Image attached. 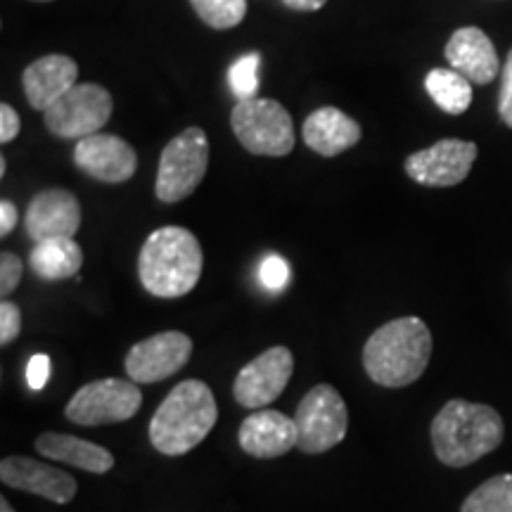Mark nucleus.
Wrapping results in <instances>:
<instances>
[{
    "label": "nucleus",
    "instance_id": "obj_1",
    "mask_svg": "<svg viewBox=\"0 0 512 512\" xmlns=\"http://www.w3.org/2000/svg\"><path fill=\"white\" fill-rule=\"evenodd\" d=\"M432 358V332L420 318L384 323L363 347V368L380 387L399 389L418 382Z\"/></svg>",
    "mask_w": 512,
    "mask_h": 512
},
{
    "label": "nucleus",
    "instance_id": "obj_2",
    "mask_svg": "<svg viewBox=\"0 0 512 512\" xmlns=\"http://www.w3.org/2000/svg\"><path fill=\"white\" fill-rule=\"evenodd\" d=\"M204 254L200 240L181 226H164L145 240L138 256V278L152 297L178 299L200 283Z\"/></svg>",
    "mask_w": 512,
    "mask_h": 512
},
{
    "label": "nucleus",
    "instance_id": "obj_3",
    "mask_svg": "<svg viewBox=\"0 0 512 512\" xmlns=\"http://www.w3.org/2000/svg\"><path fill=\"white\" fill-rule=\"evenodd\" d=\"M501 413L486 403L451 399L432 422V446L441 463L467 467L503 444Z\"/></svg>",
    "mask_w": 512,
    "mask_h": 512
},
{
    "label": "nucleus",
    "instance_id": "obj_4",
    "mask_svg": "<svg viewBox=\"0 0 512 512\" xmlns=\"http://www.w3.org/2000/svg\"><path fill=\"white\" fill-rule=\"evenodd\" d=\"M219 420L214 392L202 380L176 384L150 420V441L162 456H183L200 446Z\"/></svg>",
    "mask_w": 512,
    "mask_h": 512
},
{
    "label": "nucleus",
    "instance_id": "obj_5",
    "mask_svg": "<svg viewBox=\"0 0 512 512\" xmlns=\"http://www.w3.org/2000/svg\"><path fill=\"white\" fill-rule=\"evenodd\" d=\"M230 126L252 155L285 157L294 150L292 117L278 100L252 98L238 102L230 114Z\"/></svg>",
    "mask_w": 512,
    "mask_h": 512
},
{
    "label": "nucleus",
    "instance_id": "obj_6",
    "mask_svg": "<svg viewBox=\"0 0 512 512\" xmlns=\"http://www.w3.org/2000/svg\"><path fill=\"white\" fill-rule=\"evenodd\" d=\"M209 166V140L202 128H185L162 150L155 192L159 202L176 204L200 188Z\"/></svg>",
    "mask_w": 512,
    "mask_h": 512
},
{
    "label": "nucleus",
    "instance_id": "obj_7",
    "mask_svg": "<svg viewBox=\"0 0 512 512\" xmlns=\"http://www.w3.org/2000/svg\"><path fill=\"white\" fill-rule=\"evenodd\" d=\"M297 448L318 456L342 444L349 430V411L342 394L332 384H318L299 403L297 415Z\"/></svg>",
    "mask_w": 512,
    "mask_h": 512
},
{
    "label": "nucleus",
    "instance_id": "obj_8",
    "mask_svg": "<svg viewBox=\"0 0 512 512\" xmlns=\"http://www.w3.org/2000/svg\"><path fill=\"white\" fill-rule=\"evenodd\" d=\"M140 406H143V392L138 382L105 377V380L83 384L69 399L64 415L81 427L117 425V422L131 420Z\"/></svg>",
    "mask_w": 512,
    "mask_h": 512
},
{
    "label": "nucleus",
    "instance_id": "obj_9",
    "mask_svg": "<svg viewBox=\"0 0 512 512\" xmlns=\"http://www.w3.org/2000/svg\"><path fill=\"white\" fill-rule=\"evenodd\" d=\"M112 95L98 83H76L53 107L43 112L48 131L57 138L81 140L95 136L112 117Z\"/></svg>",
    "mask_w": 512,
    "mask_h": 512
},
{
    "label": "nucleus",
    "instance_id": "obj_10",
    "mask_svg": "<svg viewBox=\"0 0 512 512\" xmlns=\"http://www.w3.org/2000/svg\"><path fill=\"white\" fill-rule=\"evenodd\" d=\"M192 356V339L185 332H159L133 344L126 354L128 380L138 384H155L176 375Z\"/></svg>",
    "mask_w": 512,
    "mask_h": 512
},
{
    "label": "nucleus",
    "instance_id": "obj_11",
    "mask_svg": "<svg viewBox=\"0 0 512 512\" xmlns=\"http://www.w3.org/2000/svg\"><path fill=\"white\" fill-rule=\"evenodd\" d=\"M294 373V356L287 347H271L249 361L233 382V396L242 408L268 406L285 392Z\"/></svg>",
    "mask_w": 512,
    "mask_h": 512
},
{
    "label": "nucleus",
    "instance_id": "obj_12",
    "mask_svg": "<svg viewBox=\"0 0 512 512\" xmlns=\"http://www.w3.org/2000/svg\"><path fill=\"white\" fill-rule=\"evenodd\" d=\"M477 145L470 140L446 138L406 159V174L427 188H451L470 176Z\"/></svg>",
    "mask_w": 512,
    "mask_h": 512
},
{
    "label": "nucleus",
    "instance_id": "obj_13",
    "mask_svg": "<svg viewBox=\"0 0 512 512\" xmlns=\"http://www.w3.org/2000/svg\"><path fill=\"white\" fill-rule=\"evenodd\" d=\"M74 164L100 183H126L138 169V155L126 140L110 133L81 138L74 147Z\"/></svg>",
    "mask_w": 512,
    "mask_h": 512
},
{
    "label": "nucleus",
    "instance_id": "obj_14",
    "mask_svg": "<svg viewBox=\"0 0 512 512\" xmlns=\"http://www.w3.org/2000/svg\"><path fill=\"white\" fill-rule=\"evenodd\" d=\"M81 204L69 190L50 188L38 192L29 202L24 226L34 242L53 238H74L81 228Z\"/></svg>",
    "mask_w": 512,
    "mask_h": 512
},
{
    "label": "nucleus",
    "instance_id": "obj_15",
    "mask_svg": "<svg viewBox=\"0 0 512 512\" xmlns=\"http://www.w3.org/2000/svg\"><path fill=\"white\" fill-rule=\"evenodd\" d=\"M0 479L10 489L48 498V501L57 505L72 503L76 496V479L72 475L46 463H38L34 458H3V463H0Z\"/></svg>",
    "mask_w": 512,
    "mask_h": 512
},
{
    "label": "nucleus",
    "instance_id": "obj_16",
    "mask_svg": "<svg viewBox=\"0 0 512 512\" xmlns=\"http://www.w3.org/2000/svg\"><path fill=\"white\" fill-rule=\"evenodd\" d=\"M446 60L465 79L486 86L501 74V60L491 38L477 27H463L448 38Z\"/></svg>",
    "mask_w": 512,
    "mask_h": 512
},
{
    "label": "nucleus",
    "instance_id": "obj_17",
    "mask_svg": "<svg viewBox=\"0 0 512 512\" xmlns=\"http://www.w3.org/2000/svg\"><path fill=\"white\" fill-rule=\"evenodd\" d=\"M79 79V64L67 55L38 57L24 69L22 83L29 105L38 112L53 107L64 93H69Z\"/></svg>",
    "mask_w": 512,
    "mask_h": 512
},
{
    "label": "nucleus",
    "instance_id": "obj_18",
    "mask_svg": "<svg viewBox=\"0 0 512 512\" xmlns=\"http://www.w3.org/2000/svg\"><path fill=\"white\" fill-rule=\"evenodd\" d=\"M238 441L254 458H280L297 446V425L280 411H256L245 418Z\"/></svg>",
    "mask_w": 512,
    "mask_h": 512
},
{
    "label": "nucleus",
    "instance_id": "obj_19",
    "mask_svg": "<svg viewBox=\"0 0 512 512\" xmlns=\"http://www.w3.org/2000/svg\"><path fill=\"white\" fill-rule=\"evenodd\" d=\"M304 143L323 157H337L361 140V126L337 107H320L304 121Z\"/></svg>",
    "mask_w": 512,
    "mask_h": 512
},
{
    "label": "nucleus",
    "instance_id": "obj_20",
    "mask_svg": "<svg viewBox=\"0 0 512 512\" xmlns=\"http://www.w3.org/2000/svg\"><path fill=\"white\" fill-rule=\"evenodd\" d=\"M34 446L41 456L57 460V463L79 467V470L93 472V475H105V472H110L114 467V456L105 446L79 439L74 434L46 432L36 439Z\"/></svg>",
    "mask_w": 512,
    "mask_h": 512
},
{
    "label": "nucleus",
    "instance_id": "obj_21",
    "mask_svg": "<svg viewBox=\"0 0 512 512\" xmlns=\"http://www.w3.org/2000/svg\"><path fill=\"white\" fill-rule=\"evenodd\" d=\"M29 266L41 280L57 283V280L74 278L81 271L83 252L74 238L43 240L31 249Z\"/></svg>",
    "mask_w": 512,
    "mask_h": 512
},
{
    "label": "nucleus",
    "instance_id": "obj_22",
    "mask_svg": "<svg viewBox=\"0 0 512 512\" xmlns=\"http://www.w3.org/2000/svg\"><path fill=\"white\" fill-rule=\"evenodd\" d=\"M425 88L446 114H463L472 105V81L456 69H432L425 79Z\"/></svg>",
    "mask_w": 512,
    "mask_h": 512
},
{
    "label": "nucleus",
    "instance_id": "obj_23",
    "mask_svg": "<svg viewBox=\"0 0 512 512\" xmlns=\"http://www.w3.org/2000/svg\"><path fill=\"white\" fill-rule=\"evenodd\" d=\"M460 512H512V475H496L465 498Z\"/></svg>",
    "mask_w": 512,
    "mask_h": 512
},
{
    "label": "nucleus",
    "instance_id": "obj_24",
    "mask_svg": "<svg viewBox=\"0 0 512 512\" xmlns=\"http://www.w3.org/2000/svg\"><path fill=\"white\" fill-rule=\"evenodd\" d=\"M197 17L211 29H233L247 15V0H190Z\"/></svg>",
    "mask_w": 512,
    "mask_h": 512
},
{
    "label": "nucleus",
    "instance_id": "obj_25",
    "mask_svg": "<svg viewBox=\"0 0 512 512\" xmlns=\"http://www.w3.org/2000/svg\"><path fill=\"white\" fill-rule=\"evenodd\" d=\"M259 64V53H247L242 55L240 60H235L233 67H230L228 81L238 102L252 100L256 98V93H259Z\"/></svg>",
    "mask_w": 512,
    "mask_h": 512
},
{
    "label": "nucleus",
    "instance_id": "obj_26",
    "mask_svg": "<svg viewBox=\"0 0 512 512\" xmlns=\"http://www.w3.org/2000/svg\"><path fill=\"white\" fill-rule=\"evenodd\" d=\"M259 280L271 292L285 290V285L290 283V266H287L283 256L268 254L259 266Z\"/></svg>",
    "mask_w": 512,
    "mask_h": 512
},
{
    "label": "nucleus",
    "instance_id": "obj_27",
    "mask_svg": "<svg viewBox=\"0 0 512 512\" xmlns=\"http://www.w3.org/2000/svg\"><path fill=\"white\" fill-rule=\"evenodd\" d=\"M22 275H24V261L19 259L17 254L12 252L0 254V294H3L5 299L17 290Z\"/></svg>",
    "mask_w": 512,
    "mask_h": 512
},
{
    "label": "nucleus",
    "instance_id": "obj_28",
    "mask_svg": "<svg viewBox=\"0 0 512 512\" xmlns=\"http://www.w3.org/2000/svg\"><path fill=\"white\" fill-rule=\"evenodd\" d=\"M22 332V311L17 304L3 302L0 304V344L15 342Z\"/></svg>",
    "mask_w": 512,
    "mask_h": 512
},
{
    "label": "nucleus",
    "instance_id": "obj_29",
    "mask_svg": "<svg viewBox=\"0 0 512 512\" xmlns=\"http://www.w3.org/2000/svg\"><path fill=\"white\" fill-rule=\"evenodd\" d=\"M498 114H501L503 124L512 128V48L503 67L501 95H498Z\"/></svg>",
    "mask_w": 512,
    "mask_h": 512
},
{
    "label": "nucleus",
    "instance_id": "obj_30",
    "mask_svg": "<svg viewBox=\"0 0 512 512\" xmlns=\"http://www.w3.org/2000/svg\"><path fill=\"white\" fill-rule=\"evenodd\" d=\"M48 380H50V358L46 354H36L27 366L29 389L41 392V389L48 384Z\"/></svg>",
    "mask_w": 512,
    "mask_h": 512
},
{
    "label": "nucleus",
    "instance_id": "obj_31",
    "mask_svg": "<svg viewBox=\"0 0 512 512\" xmlns=\"http://www.w3.org/2000/svg\"><path fill=\"white\" fill-rule=\"evenodd\" d=\"M22 131V121H19V114L12 110L10 105H0V143L8 145L19 136Z\"/></svg>",
    "mask_w": 512,
    "mask_h": 512
},
{
    "label": "nucleus",
    "instance_id": "obj_32",
    "mask_svg": "<svg viewBox=\"0 0 512 512\" xmlns=\"http://www.w3.org/2000/svg\"><path fill=\"white\" fill-rule=\"evenodd\" d=\"M17 226V207L10 200L0 202V235L8 238V235Z\"/></svg>",
    "mask_w": 512,
    "mask_h": 512
},
{
    "label": "nucleus",
    "instance_id": "obj_33",
    "mask_svg": "<svg viewBox=\"0 0 512 512\" xmlns=\"http://www.w3.org/2000/svg\"><path fill=\"white\" fill-rule=\"evenodd\" d=\"M325 3H328V0H285L287 8L299 10V12H316L323 8Z\"/></svg>",
    "mask_w": 512,
    "mask_h": 512
},
{
    "label": "nucleus",
    "instance_id": "obj_34",
    "mask_svg": "<svg viewBox=\"0 0 512 512\" xmlns=\"http://www.w3.org/2000/svg\"><path fill=\"white\" fill-rule=\"evenodd\" d=\"M0 512H15L12 510V505L8 503V498H0Z\"/></svg>",
    "mask_w": 512,
    "mask_h": 512
},
{
    "label": "nucleus",
    "instance_id": "obj_35",
    "mask_svg": "<svg viewBox=\"0 0 512 512\" xmlns=\"http://www.w3.org/2000/svg\"><path fill=\"white\" fill-rule=\"evenodd\" d=\"M5 169H8V164H5V159H0V176H5Z\"/></svg>",
    "mask_w": 512,
    "mask_h": 512
},
{
    "label": "nucleus",
    "instance_id": "obj_36",
    "mask_svg": "<svg viewBox=\"0 0 512 512\" xmlns=\"http://www.w3.org/2000/svg\"><path fill=\"white\" fill-rule=\"evenodd\" d=\"M36 3H50V0H36Z\"/></svg>",
    "mask_w": 512,
    "mask_h": 512
}]
</instances>
